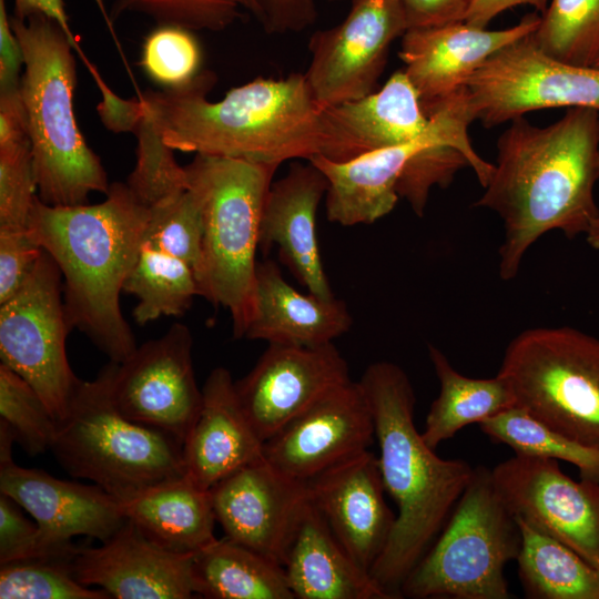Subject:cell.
I'll use <instances>...</instances> for the list:
<instances>
[{"label":"cell","mask_w":599,"mask_h":599,"mask_svg":"<svg viewBox=\"0 0 599 599\" xmlns=\"http://www.w3.org/2000/svg\"><path fill=\"white\" fill-rule=\"evenodd\" d=\"M599 179V112L572 108L547 126L524 116L497 141V163L476 206L504 222L499 275L514 278L527 250L545 233L572 238L599 216L593 190Z\"/></svg>","instance_id":"obj_1"},{"label":"cell","mask_w":599,"mask_h":599,"mask_svg":"<svg viewBox=\"0 0 599 599\" xmlns=\"http://www.w3.org/2000/svg\"><path fill=\"white\" fill-rule=\"evenodd\" d=\"M216 81L202 71L191 83L139 95L144 113L173 150L280 165L321 154L323 108L305 73L258 77L212 102Z\"/></svg>","instance_id":"obj_2"},{"label":"cell","mask_w":599,"mask_h":599,"mask_svg":"<svg viewBox=\"0 0 599 599\" xmlns=\"http://www.w3.org/2000/svg\"><path fill=\"white\" fill-rule=\"evenodd\" d=\"M150 207L126 183L110 184L98 204L55 206L37 197L28 230L57 263L71 328H78L111 362L138 347L120 294L144 241Z\"/></svg>","instance_id":"obj_3"},{"label":"cell","mask_w":599,"mask_h":599,"mask_svg":"<svg viewBox=\"0 0 599 599\" xmlns=\"http://www.w3.org/2000/svg\"><path fill=\"white\" fill-rule=\"evenodd\" d=\"M378 441V465L386 493L398 508L393 531L369 575L390 599L435 540L467 487L474 468L463 459L435 454L414 423L416 397L402 367L370 364L359 379Z\"/></svg>","instance_id":"obj_4"},{"label":"cell","mask_w":599,"mask_h":599,"mask_svg":"<svg viewBox=\"0 0 599 599\" xmlns=\"http://www.w3.org/2000/svg\"><path fill=\"white\" fill-rule=\"evenodd\" d=\"M10 22L23 53L19 91L38 196L55 206L87 204L92 192L106 194L110 183L74 114V48L61 26L42 13L23 20L11 16Z\"/></svg>","instance_id":"obj_5"},{"label":"cell","mask_w":599,"mask_h":599,"mask_svg":"<svg viewBox=\"0 0 599 599\" xmlns=\"http://www.w3.org/2000/svg\"><path fill=\"white\" fill-rule=\"evenodd\" d=\"M184 167L203 221L200 296L226 308L234 337H244L253 314L261 217L278 165L196 154Z\"/></svg>","instance_id":"obj_6"},{"label":"cell","mask_w":599,"mask_h":599,"mask_svg":"<svg viewBox=\"0 0 599 599\" xmlns=\"http://www.w3.org/2000/svg\"><path fill=\"white\" fill-rule=\"evenodd\" d=\"M115 365L110 361L94 379H80L57 420L50 450L72 477L91 480L124 501L185 471L179 439L118 409L111 388Z\"/></svg>","instance_id":"obj_7"},{"label":"cell","mask_w":599,"mask_h":599,"mask_svg":"<svg viewBox=\"0 0 599 599\" xmlns=\"http://www.w3.org/2000/svg\"><path fill=\"white\" fill-rule=\"evenodd\" d=\"M520 548L519 525L491 469L475 467L446 524L405 578L400 597L508 599L505 567Z\"/></svg>","instance_id":"obj_8"},{"label":"cell","mask_w":599,"mask_h":599,"mask_svg":"<svg viewBox=\"0 0 599 599\" xmlns=\"http://www.w3.org/2000/svg\"><path fill=\"white\" fill-rule=\"evenodd\" d=\"M498 374L516 406L599 450V338L570 326L526 329L507 346Z\"/></svg>","instance_id":"obj_9"},{"label":"cell","mask_w":599,"mask_h":599,"mask_svg":"<svg viewBox=\"0 0 599 599\" xmlns=\"http://www.w3.org/2000/svg\"><path fill=\"white\" fill-rule=\"evenodd\" d=\"M71 329L62 274L43 250L26 283L0 304V357L38 392L57 420L80 382L67 356Z\"/></svg>","instance_id":"obj_10"},{"label":"cell","mask_w":599,"mask_h":599,"mask_svg":"<svg viewBox=\"0 0 599 599\" xmlns=\"http://www.w3.org/2000/svg\"><path fill=\"white\" fill-rule=\"evenodd\" d=\"M531 34L490 55L467 81L475 119L484 126L547 108L599 112V68L559 60L541 50Z\"/></svg>","instance_id":"obj_11"},{"label":"cell","mask_w":599,"mask_h":599,"mask_svg":"<svg viewBox=\"0 0 599 599\" xmlns=\"http://www.w3.org/2000/svg\"><path fill=\"white\" fill-rule=\"evenodd\" d=\"M436 128L413 142L362 154L345 162L323 155L311 158L325 175L327 220L343 226L372 224L393 211L398 201V182L409 160L426 146L444 143L458 150L473 170L484 166L468 136L471 118L456 102H443L428 110Z\"/></svg>","instance_id":"obj_12"},{"label":"cell","mask_w":599,"mask_h":599,"mask_svg":"<svg viewBox=\"0 0 599 599\" xmlns=\"http://www.w3.org/2000/svg\"><path fill=\"white\" fill-rule=\"evenodd\" d=\"M515 515L599 570V483L566 475L558 460L515 454L491 469Z\"/></svg>","instance_id":"obj_13"},{"label":"cell","mask_w":599,"mask_h":599,"mask_svg":"<svg viewBox=\"0 0 599 599\" xmlns=\"http://www.w3.org/2000/svg\"><path fill=\"white\" fill-rule=\"evenodd\" d=\"M190 328L174 323L161 337L148 341L112 377V396L129 419L165 432L182 445L203 400L194 375Z\"/></svg>","instance_id":"obj_14"},{"label":"cell","mask_w":599,"mask_h":599,"mask_svg":"<svg viewBox=\"0 0 599 599\" xmlns=\"http://www.w3.org/2000/svg\"><path fill=\"white\" fill-rule=\"evenodd\" d=\"M407 29L399 0H353L341 23L309 39L305 77L317 103L326 108L374 92L390 44Z\"/></svg>","instance_id":"obj_15"},{"label":"cell","mask_w":599,"mask_h":599,"mask_svg":"<svg viewBox=\"0 0 599 599\" xmlns=\"http://www.w3.org/2000/svg\"><path fill=\"white\" fill-rule=\"evenodd\" d=\"M349 380L347 363L334 343L268 344L247 375L234 382V388L243 413L264 443Z\"/></svg>","instance_id":"obj_16"},{"label":"cell","mask_w":599,"mask_h":599,"mask_svg":"<svg viewBox=\"0 0 599 599\" xmlns=\"http://www.w3.org/2000/svg\"><path fill=\"white\" fill-rule=\"evenodd\" d=\"M375 437L373 413L362 384L352 379L314 403L264 441L267 464L307 483L332 466L367 450Z\"/></svg>","instance_id":"obj_17"},{"label":"cell","mask_w":599,"mask_h":599,"mask_svg":"<svg viewBox=\"0 0 599 599\" xmlns=\"http://www.w3.org/2000/svg\"><path fill=\"white\" fill-rule=\"evenodd\" d=\"M0 493L35 521L45 557H73L77 536L105 541L126 521L122 502L98 485L59 479L34 468L0 460Z\"/></svg>","instance_id":"obj_18"},{"label":"cell","mask_w":599,"mask_h":599,"mask_svg":"<svg viewBox=\"0 0 599 599\" xmlns=\"http://www.w3.org/2000/svg\"><path fill=\"white\" fill-rule=\"evenodd\" d=\"M210 496L226 539L283 567L308 501L306 483L280 474L264 458L221 479Z\"/></svg>","instance_id":"obj_19"},{"label":"cell","mask_w":599,"mask_h":599,"mask_svg":"<svg viewBox=\"0 0 599 599\" xmlns=\"http://www.w3.org/2000/svg\"><path fill=\"white\" fill-rule=\"evenodd\" d=\"M308 498L349 557L369 573L394 528L378 458L368 449L306 483Z\"/></svg>","instance_id":"obj_20"},{"label":"cell","mask_w":599,"mask_h":599,"mask_svg":"<svg viewBox=\"0 0 599 599\" xmlns=\"http://www.w3.org/2000/svg\"><path fill=\"white\" fill-rule=\"evenodd\" d=\"M539 23L540 16L532 13L500 30L466 21L407 29L402 35L399 58L423 110L465 88L490 55L530 35Z\"/></svg>","instance_id":"obj_21"},{"label":"cell","mask_w":599,"mask_h":599,"mask_svg":"<svg viewBox=\"0 0 599 599\" xmlns=\"http://www.w3.org/2000/svg\"><path fill=\"white\" fill-rule=\"evenodd\" d=\"M194 554L167 551L129 520L102 545L78 548L71 559L77 580L115 599H189Z\"/></svg>","instance_id":"obj_22"},{"label":"cell","mask_w":599,"mask_h":599,"mask_svg":"<svg viewBox=\"0 0 599 599\" xmlns=\"http://www.w3.org/2000/svg\"><path fill=\"white\" fill-rule=\"evenodd\" d=\"M324 158L345 162L362 154L424 138L436 128L410 80L399 70L380 90L323 108Z\"/></svg>","instance_id":"obj_23"},{"label":"cell","mask_w":599,"mask_h":599,"mask_svg":"<svg viewBox=\"0 0 599 599\" xmlns=\"http://www.w3.org/2000/svg\"><path fill=\"white\" fill-rule=\"evenodd\" d=\"M328 182L312 162L294 163L272 182L265 197L258 247L278 248L282 263L307 292L335 297L321 258L316 216Z\"/></svg>","instance_id":"obj_24"},{"label":"cell","mask_w":599,"mask_h":599,"mask_svg":"<svg viewBox=\"0 0 599 599\" xmlns=\"http://www.w3.org/2000/svg\"><path fill=\"white\" fill-rule=\"evenodd\" d=\"M202 393V406L183 441L182 455L185 476L210 490L235 470L264 459V443L243 413L226 368H214Z\"/></svg>","instance_id":"obj_25"},{"label":"cell","mask_w":599,"mask_h":599,"mask_svg":"<svg viewBox=\"0 0 599 599\" xmlns=\"http://www.w3.org/2000/svg\"><path fill=\"white\" fill-rule=\"evenodd\" d=\"M352 324V315L342 300L303 294L284 278L275 262H257L253 314L245 338L318 346L334 343Z\"/></svg>","instance_id":"obj_26"},{"label":"cell","mask_w":599,"mask_h":599,"mask_svg":"<svg viewBox=\"0 0 599 599\" xmlns=\"http://www.w3.org/2000/svg\"><path fill=\"white\" fill-rule=\"evenodd\" d=\"M283 569L294 599H390L349 557L309 498Z\"/></svg>","instance_id":"obj_27"},{"label":"cell","mask_w":599,"mask_h":599,"mask_svg":"<svg viewBox=\"0 0 599 599\" xmlns=\"http://www.w3.org/2000/svg\"><path fill=\"white\" fill-rule=\"evenodd\" d=\"M121 502L126 520L167 551L195 554L216 539L210 490L185 475L160 481Z\"/></svg>","instance_id":"obj_28"},{"label":"cell","mask_w":599,"mask_h":599,"mask_svg":"<svg viewBox=\"0 0 599 599\" xmlns=\"http://www.w3.org/2000/svg\"><path fill=\"white\" fill-rule=\"evenodd\" d=\"M428 355L439 382V394L432 403L422 437L436 448L469 424H480L516 406L515 394L505 377L471 378L457 372L445 354L428 345Z\"/></svg>","instance_id":"obj_29"},{"label":"cell","mask_w":599,"mask_h":599,"mask_svg":"<svg viewBox=\"0 0 599 599\" xmlns=\"http://www.w3.org/2000/svg\"><path fill=\"white\" fill-rule=\"evenodd\" d=\"M192 581L203 598L294 599L281 565L225 537L194 554Z\"/></svg>","instance_id":"obj_30"},{"label":"cell","mask_w":599,"mask_h":599,"mask_svg":"<svg viewBox=\"0 0 599 599\" xmlns=\"http://www.w3.org/2000/svg\"><path fill=\"white\" fill-rule=\"evenodd\" d=\"M518 576L530 599H599V570L571 548L516 517Z\"/></svg>","instance_id":"obj_31"},{"label":"cell","mask_w":599,"mask_h":599,"mask_svg":"<svg viewBox=\"0 0 599 599\" xmlns=\"http://www.w3.org/2000/svg\"><path fill=\"white\" fill-rule=\"evenodd\" d=\"M123 291L139 300L133 309L139 325L161 316H180L200 296L196 276L189 264L144 243Z\"/></svg>","instance_id":"obj_32"},{"label":"cell","mask_w":599,"mask_h":599,"mask_svg":"<svg viewBox=\"0 0 599 599\" xmlns=\"http://www.w3.org/2000/svg\"><path fill=\"white\" fill-rule=\"evenodd\" d=\"M479 426L493 441L509 446L517 455L570 463L581 478L599 483V450L550 429L518 406L485 419Z\"/></svg>","instance_id":"obj_33"},{"label":"cell","mask_w":599,"mask_h":599,"mask_svg":"<svg viewBox=\"0 0 599 599\" xmlns=\"http://www.w3.org/2000/svg\"><path fill=\"white\" fill-rule=\"evenodd\" d=\"M531 37L559 60L595 67L599 61V0H550Z\"/></svg>","instance_id":"obj_34"},{"label":"cell","mask_w":599,"mask_h":599,"mask_svg":"<svg viewBox=\"0 0 599 599\" xmlns=\"http://www.w3.org/2000/svg\"><path fill=\"white\" fill-rule=\"evenodd\" d=\"M71 558L42 557L1 565V599H110L102 589L80 583Z\"/></svg>","instance_id":"obj_35"},{"label":"cell","mask_w":599,"mask_h":599,"mask_svg":"<svg viewBox=\"0 0 599 599\" xmlns=\"http://www.w3.org/2000/svg\"><path fill=\"white\" fill-rule=\"evenodd\" d=\"M133 133L138 141L136 162L125 183L136 199L152 207L185 191V167L176 162L174 150L163 142L145 113Z\"/></svg>","instance_id":"obj_36"},{"label":"cell","mask_w":599,"mask_h":599,"mask_svg":"<svg viewBox=\"0 0 599 599\" xmlns=\"http://www.w3.org/2000/svg\"><path fill=\"white\" fill-rule=\"evenodd\" d=\"M0 422L16 443L34 456L51 448L57 419L38 392L18 373L0 364Z\"/></svg>","instance_id":"obj_37"},{"label":"cell","mask_w":599,"mask_h":599,"mask_svg":"<svg viewBox=\"0 0 599 599\" xmlns=\"http://www.w3.org/2000/svg\"><path fill=\"white\" fill-rule=\"evenodd\" d=\"M202 238L201 210L187 189L150 207L143 243L184 261L195 276L202 260Z\"/></svg>","instance_id":"obj_38"},{"label":"cell","mask_w":599,"mask_h":599,"mask_svg":"<svg viewBox=\"0 0 599 599\" xmlns=\"http://www.w3.org/2000/svg\"><path fill=\"white\" fill-rule=\"evenodd\" d=\"M244 11L256 17V0H114L110 19L134 12L148 16L159 26H176L190 31H222Z\"/></svg>","instance_id":"obj_39"},{"label":"cell","mask_w":599,"mask_h":599,"mask_svg":"<svg viewBox=\"0 0 599 599\" xmlns=\"http://www.w3.org/2000/svg\"><path fill=\"white\" fill-rule=\"evenodd\" d=\"M141 65L154 82L181 88L202 72V50L192 31L162 24L145 38Z\"/></svg>","instance_id":"obj_40"},{"label":"cell","mask_w":599,"mask_h":599,"mask_svg":"<svg viewBox=\"0 0 599 599\" xmlns=\"http://www.w3.org/2000/svg\"><path fill=\"white\" fill-rule=\"evenodd\" d=\"M30 141L0 148V229H27L38 197Z\"/></svg>","instance_id":"obj_41"},{"label":"cell","mask_w":599,"mask_h":599,"mask_svg":"<svg viewBox=\"0 0 599 599\" xmlns=\"http://www.w3.org/2000/svg\"><path fill=\"white\" fill-rule=\"evenodd\" d=\"M468 165L455 148L435 143L415 154L398 182V195L405 197L418 216L424 214L430 189L448 185L457 171Z\"/></svg>","instance_id":"obj_42"},{"label":"cell","mask_w":599,"mask_h":599,"mask_svg":"<svg viewBox=\"0 0 599 599\" xmlns=\"http://www.w3.org/2000/svg\"><path fill=\"white\" fill-rule=\"evenodd\" d=\"M42 253L28 227L0 229V304L26 283Z\"/></svg>","instance_id":"obj_43"},{"label":"cell","mask_w":599,"mask_h":599,"mask_svg":"<svg viewBox=\"0 0 599 599\" xmlns=\"http://www.w3.org/2000/svg\"><path fill=\"white\" fill-rule=\"evenodd\" d=\"M9 496L0 493V565L45 557L39 529Z\"/></svg>","instance_id":"obj_44"},{"label":"cell","mask_w":599,"mask_h":599,"mask_svg":"<svg viewBox=\"0 0 599 599\" xmlns=\"http://www.w3.org/2000/svg\"><path fill=\"white\" fill-rule=\"evenodd\" d=\"M256 18L271 34L301 32L317 17L315 0H256Z\"/></svg>","instance_id":"obj_45"},{"label":"cell","mask_w":599,"mask_h":599,"mask_svg":"<svg viewBox=\"0 0 599 599\" xmlns=\"http://www.w3.org/2000/svg\"><path fill=\"white\" fill-rule=\"evenodd\" d=\"M407 28L464 21L471 0H399Z\"/></svg>","instance_id":"obj_46"},{"label":"cell","mask_w":599,"mask_h":599,"mask_svg":"<svg viewBox=\"0 0 599 599\" xmlns=\"http://www.w3.org/2000/svg\"><path fill=\"white\" fill-rule=\"evenodd\" d=\"M90 72L102 94V100L97 108L102 123L112 132L133 133L144 113L140 99L124 100L118 97L105 84L95 69Z\"/></svg>","instance_id":"obj_47"},{"label":"cell","mask_w":599,"mask_h":599,"mask_svg":"<svg viewBox=\"0 0 599 599\" xmlns=\"http://www.w3.org/2000/svg\"><path fill=\"white\" fill-rule=\"evenodd\" d=\"M23 53L13 32L6 0H0V91L18 88Z\"/></svg>","instance_id":"obj_48"},{"label":"cell","mask_w":599,"mask_h":599,"mask_svg":"<svg viewBox=\"0 0 599 599\" xmlns=\"http://www.w3.org/2000/svg\"><path fill=\"white\" fill-rule=\"evenodd\" d=\"M30 141L19 87L0 91V148Z\"/></svg>","instance_id":"obj_49"},{"label":"cell","mask_w":599,"mask_h":599,"mask_svg":"<svg viewBox=\"0 0 599 599\" xmlns=\"http://www.w3.org/2000/svg\"><path fill=\"white\" fill-rule=\"evenodd\" d=\"M34 13H42L55 20L64 30L74 50L85 62L87 67L91 64L81 51L78 40L70 28L63 0H14L12 16L23 20Z\"/></svg>","instance_id":"obj_50"},{"label":"cell","mask_w":599,"mask_h":599,"mask_svg":"<svg viewBox=\"0 0 599 599\" xmlns=\"http://www.w3.org/2000/svg\"><path fill=\"white\" fill-rule=\"evenodd\" d=\"M550 0H471L465 20L467 23L486 28L502 11L518 6H531L541 14Z\"/></svg>","instance_id":"obj_51"},{"label":"cell","mask_w":599,"mask_h":599,"mask_svg":"<svg viewBox=\"0 0 599 599\" xmlns=\"http://www.w3.org/2000/svg\"><path fill=\"white\" fill-rule=\"evenodd\" d=\"M585 236L588 244L599 251V216L593 221Z\"/></svg>","instance_id":"obj_52"},{"label":"cell","mask_w":599,"mask_h":599,"mask_svg":"<svg viewBox=\"0 0 599 599\" xmlns=\"http://www.w3.org/2000/svg\"><path fill=\"white\" fill-rule=\"evenodd\" d=\"M93 1L97 3L100 11L102 12V16L105 19V22L108 23V26L111 27L112 21H111L109 14L106 13V10H105V7H104V1L103 0H93Z\"/></svg>","instance_id":"obj_53"},{"label":"cell","mask_w":599,"mask_h":599,"mask_svg":"<svg viewBox=\"0 0 599 599\" xmlns=\"http://www.w3.org/2000/svg\"><path fill=\"white\" fill-rule=\"evenodd\" d=\"M595 67H598L599 68V61L597 62V64Z\"/></svg>","instance_id":"obj_54"},{"label":"cell","mask_w":599,"mask_h":599,"mask_svg":"<svg viewBox=\"0 0 599 599\" xmlns=\"http://www.w3.org/2000/svg\"><path fill=\"white\" fill-rule=\"evenodd\" d=\"M329 1H339V0H329Z\"/></svg>","instance_id":"obj_55"}]
</instances>
